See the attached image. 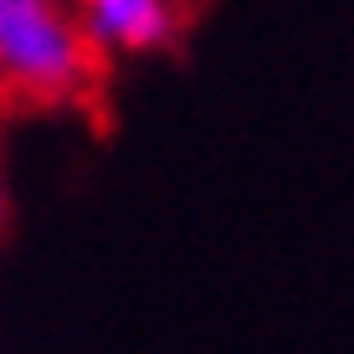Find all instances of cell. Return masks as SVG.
<instances>
[{
	"mask_svg": "<svg viewBox=\"0 0 354 354\" xmlns=\"http://www.w3.org/2000/svg\"><path fill=\"white\" fill-rule=\"evenodd\" d=\"M82 31L88 41L124 46V52H149L175 36V6L169 0H82Z\"/></svg>",
	"mask_w": 354,
	"mask_h": 354,
	"instance_id": "cell-2",
	"label": "cell"
},
{
	"mask_svg": "<svg viewBox=\"0 0 354 354\" xmlns=\"http://www.w3.org/2000/svg\"><path fill=\"white\" fill-rule=\"evenodd\" d=\"M97 77V46L57 0H0V82L21 97H82Z\"/></svg>",
	"mask_w": 354,
	"mask_h": 354,
	"instance_id": "cell-1",
	"label": "cell"
}]
</instances>
